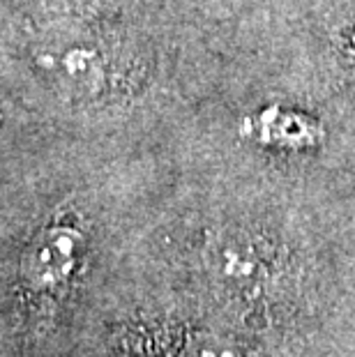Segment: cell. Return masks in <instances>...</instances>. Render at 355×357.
<instances>
[{
  "label": "cell",
  "mask_w": 355,
  "mask_h": 357,
  "mask_svg": "<svg viewBox=\"0 0 355 357\" xmlns=\"http://www.w3.org/2000/svg\"><path fill=\"white\" fill-rule=\"evenodd\" d=\"M86 238L74 224L54 222L35 235L21 258V279L33 293L63 288L79 270Z\"/></svg>",
  "instance_id": "obj_1"
},
{
  "label": "cell",
  "mask_w": 355,
  "mask_h": 357,
  "mask_svg": "<svg viewBox=\"0 0 355 357\" xmlns=\"http://www.w3.org/2000/svg\"><path fill=\"white\" fill-rule=\"evenodd\" d=\"M240 134L256 146L289 150V153L316 150L326 141V129L319 120L277 104L263 106L261 111L247 116L240 123Z\"/></svg>",
  "instance_id": "obj_2"
},
{
  "label": "cell",
  "mask_w": 355,
  "mask_h": 357,
  "mask_svg": "<svg viewBox=\"0 0 355 357\" xmlns=\"http://www.w3.org/2000/svg\"><path fill=\"white\" fill-rule=\"evenodd\" d=\"M37 63L67 88L88 90V93L102 90L111 74V60L104 47L86 40L42 49L37 53Z\"/></svg>",
  "instance_id": "obj_3"
},
{
  "label": "cell",
  "mask_w": 355,
  "mask_h": 357,
  "mask_svg": "<svg viewBox=\"0 0 355 357\" xmlns=\"http://www.w3.org/2000/svg\"><path fill=\"white\" fill-rule=\"evenodd\" d=\"M213 270L229 288L252 291L263 281V263L247 240L229 238L215 249Z\"/></svg>",
  "instance_id": "obj_4"
},
{
  "label": "cell",
  "mask_w": 355,
  "mask_h": 357,
  "mask_svg": "<svg viewBox=\"0 0 355 357\" xmlns=\"http://www.w3.org/2000/svg\"><path fill=\"white\" fill-rule=\"evenodd\" d=\"M349 47H351V53H353V56H355V30H353V33H351V40H349Z\"/></svg>",
  "instance_id": "obj_5"
}]
</instances>
